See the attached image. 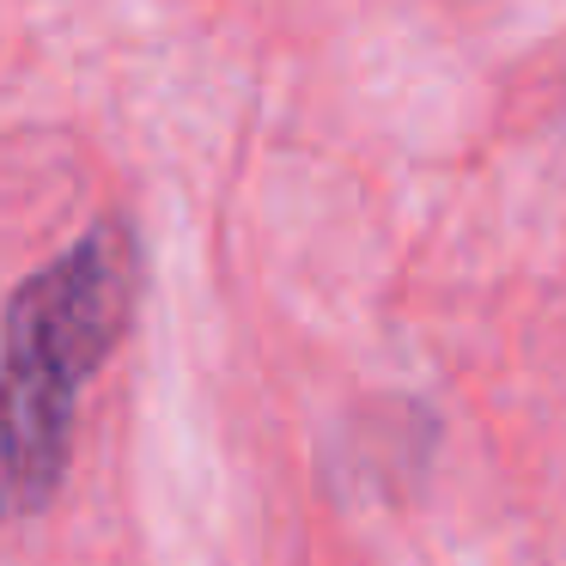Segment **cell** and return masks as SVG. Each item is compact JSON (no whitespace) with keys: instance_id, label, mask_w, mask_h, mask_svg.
Returning a JSON list of instances; mask_svg holds the SVG:
<instances>
[{"instance_id":"obj_1","label":"cell","mask_w":566,"mask_h":566,"mask_svg":"<svg viewBox=\"0 0 566 566\" xmlns=\"http://www.w3.org/2000/svg\"><path fill=\"white\" fill-rule=\"evenodd\" d=\"M135 305V244L123 226H92L67 256L38 269L7 311V488L31 512L67 463L80 390L111 359Z\"/></svg>"}]
</instances>
